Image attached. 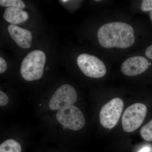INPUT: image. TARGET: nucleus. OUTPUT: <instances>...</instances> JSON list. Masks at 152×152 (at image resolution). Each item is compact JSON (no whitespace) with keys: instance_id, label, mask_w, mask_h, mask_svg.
<instances>
[{"instance_id":"obj_1","label":"nucleus","mask_w":152,"mask_h":152,"mask_svg":"<svg viewBox=\"0 0 152 152\" xmlns=\"http://www.w3.org/2000/svg\"><path fill=\"white\" fill-rule=\"evenodd\" d=\"M99 43L106 48H127L132 45L134 34L130 25L122 22H113L101 26L98 31Z\"/></svg>"},{"instance_id":"obj_2","label":"nucleus","mask_w":152,"mask_h":152,"mask_svg":"<svg viewBox=\"0 0 152 152\" xmlns=\"http://www.w3.org/2000/svg\"><path fill=\"white\" fill-rule=\"evenodd\" d=\"M46 62L45 53L40 50H35L27 55L22 61L21 75L26 80H38L43 74Z\"/></svg>"},{"instance_id":"obj_3","label":"nucleus","mask_w":152,"mask_h":152,"mask_svg":"<svg viewBox=\"0 0 152 152\" xmlns=\"http://www.w3.org/2000/svg\"><path fill=\"white\" fill-rule=\"evenodd\" d=\"M148 109L145 105L137 103L133 104L125 110L122 118V124L125 132H131L138 129L146 116Z\"/></svg>"},{"instance_id":"obj_4","label":"nucleus","mask_w":152,"mask_h":152,"mask_svg":"<svg viewBox=\"0 0 152 152\" xmlns=\"http://www.w3.org/2000/svg\"><path fill=\"white\" fill-rule=\"evenodd\" d=\"M124 107V102L120 98H114L109 101L103 106L100 112L101 125L109 129L115 127L120 119Z\"/></svg>"},{"instance_id":"obj_5","label":"nucleus","mask_w":152,"mask_h":152,"mask_svg":"<svg viewBox=\"0 0 152 152\" xmlns=\"http://www.w3.org/2000/svg\"><path fill=\"white\" fill-rule=\"evenodd\" d=\"M56 117L61 124L72 130H79L86 124L83 114L77 107L74 105L61 109L57 112Z\"/></svg>"},{"instance_id":"obj_6","label":"nucleus","mask_w":152,"mask_h":152,"mask_svg":"<svg viewBox=\"0 0 152 152\" xmlns=\"http://www.w3.org/2000/svg\"><path fill=\"white\" fill-rule=\"evenodd\" d=\"M77 64L86 76L94 78L104 77L107 73L104 63L95 56L82 54L78 57Z\"/></svg>"},{"instance_id":"obj_7","label":"nucleus","mask_w":152,"mask_h":152,"mask_svg":"<svg viewBox=\"0 0 152 152\" xmlns=\"http://www.w3.org/2000/svg\"><path fill=\"white\" fill-rule=\"evenodd\" d=\"M77 101V94L73 87L69 84L60 87L52 96L49 106L52 110H59L75 103Z\"/></svg>"},{"instance_id":"obj_8","label":"nucleus","mask_w":152,"mask_h":152,"mask_svg":"<svg viewBox=\"0 0 152 152\" xmlns=\"http://www.w3.org/2000/svg\"><path fill=\"white\" fill-rule=\"evenodd\" d=\"M150 62L144 57L138 56L129 58L123 63L121 71L128 76L138 75L145 72L149 69Z\"/></svg>"},{"instance_id":"obj_9","label":"nucleus","mask_w":152,"mask_h":152,"mask_svg":"<svg viewBox=\"0 0 152 152\" xmlns=\"http://www.w3.org/2000/svg\"><path fill=\"white\" fill-rule=\"evenodd\" d=\"M8 30L11 37L19 47L24 49L31 48L32 35L30 31L14 25H10Z\"/></svg>"},{"instance_id":"obj_10","label":"nucleus","mask_w":152,"mask_h":152,"mask_svg":"<svg viewBox=\"0 0 152 152\" xmlns=\"http://www.w3.org/2000/svg\"><path fill=\"white\" fill-rule=\"evenodd\" d=\"M4 19L12 24L18 25L23 23L28 19V14L21 9L8 7L3 15Z\"/></svg>"},{"instance_id":"obj_11","label":"nucleus","mask_w":152,"mask_h":152,"mask_svg":"<svg viewBox=\"0 0 152 152\" xmlns=\"http://www.w3.org/2000/svg\"><path fill=\"white\" fill-rule=\"evenodd\" d=\"M0 152H21V147L16 141L10 139L1 144Z\"/></svg>"},{"instance_id":"obj_12","label":"nucleus","mask_w":152,"mask_h":152,"mask_svg":"<svg viewBox=\"0 0 152 152\" xmlns=\"http://www.w3.org/2000/svg\"><path fill=\"white\" fill-rule=\"evenodd\" d=\"M140 133L145 140L152 141V119L142 128Z\"/></svg>"},{"instance_id":"obj_13","label":"nucleus","mask_w":152,"mask_h":152,"mask_svg":"<svg viewBox=\"0 0 152 152\" xmlns=\"http://www.w3.org/2000/svg\"><path fill=\"white\" fill-rule=\"evenodd\" d=\"M0 6L21 10L24 9L26 7L24 3L21 0H1Z\"/></svg>"},{"instance_id":"obj_14","label":"nucleus","mask_w":152,"mask_h":152,"mask_svg":"<svg viewBox=\"0 0 152 152\" xmlns=\"http://www.w3.org/2000/svg\"><path fill=\"white\" fill-rule=\"evenodd\" d=\"M141 10L143 12L152 11V0H143L141 4Z\"/></svg>"},{"instance_id":"obj_15","label":"nucleus","mask_w":152,"mask_h":152,"mask_svg":"<svg viewBox=\"0 0 152 152\" xmlns=\"http://www.w3.org/2000/svg\"><path fill=\"white\" fill-rule=\"evenodd\" d=\"M9 102V98L4 93L0 91V106L1 107L5 106Z\"/></svg>"},{"instance_id":"obj_16","label":"nucleus","mask_w":152,"mask_h":152,"mask_svg":"<svg viewBox=\"0 0 152 152\" xmlns=\"http://www.w3.org/2000/svg\"><path fill=\"white\" fill-rule=\"evenodd\" d=\"M7 63L5 60L1 57H0V73L4 72L7 69Z\"/></svg>"},{"instance_id":"obj_17","label":"nucleus","mask_w":152,"mask_h":152,"mask_svg":"<svg viewBox=\"0 0 152 152\" xmlns=\"http://www.w3.org/2000/svg\"><path fill=\"white\" fill-rule=\"evenodd\" d=\"M145 54L148 58L152 60V44L148 47L145 52Z\"/></svg>"},{"instance_id":"obj_18","label":"nucleus","mask_w":152,"mask_h":152,"mask_svg":"<svg viewBox=\"0 0 152 152\" xmlns=\"http://www.w3.org/2000/svg\"><path fill=\"white\" fill-rule=\"evenodd\" d=\"M150 150V148L148 147H145L142 148L139 152H149Z\"/></svg>"},{"instance_id":"obj_19","label":"nucleus","mask_w":152,"mask_h":152,"mask_svg":"<svg viewBox=\"0 0 152 152\" xmlns=\"http://www.w3.org/2000/svg\"><path fill=\"white\" fill-rule=\"evenodd\" d=\"M149 17L150 19H151V20L152 21V11L150 12L149 13Z\"/></svg>"},{"instance_id":"obj_20","label":"nucleus","mask_w":152,"mask_h":152,"mask_svg":"<svg viewBox=\"0 0 152 152\" xmlns=\"http://www.w3.org/2000/svg\"><path fill=\"white\" fill-rule=\"evenodd\" d=\"M62 1L63 3H66V2L68 1H67V0H63V1Z\"/></svg>"}]
</instances>
